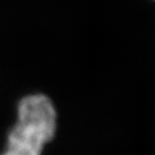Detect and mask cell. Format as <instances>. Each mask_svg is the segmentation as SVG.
I'll return each instance as SVG.
<instances>
[{"mask_svg": "<svg viewBox=\"0 0 155 155\" xmlns=\"http://www.w3.org/2000/svg\"><path fill=\"white\" fill-rule=\"evenodd\" d=\"M56 131V110L45 95L24 97L17 107V122L8 135L1 155H41Z\"/></svg>", "mask_w": 155, "mask_h": 155, "instance_id": "cell-1", "label": "cell"}]
</instances>
